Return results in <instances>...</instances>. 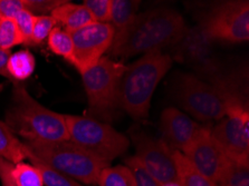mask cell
Listing matches in <instances>:
<instances>
[{"instance_id":"cell-6","label":"cell","mask_w":249,"mask_h":186,"mask_svg":"<svg viewBox=\"0 0 249 186\" xmlns=\"http://www.w3.org/2000/svg\"><path fill=\"white\" fill-rule=\"evenodd\" d=\"M70 140L77 144L93 156L110 164L113 159L129 150L126 136L114 130L111 125L92 117L64 115Z\"/></svg>"},{"instance_id":"cell-16","label":"cell","mask_w":249,"mask_h":186,"mask_svg":"<svg viewBox=\"0 0 249 186\" xmlns=\"http://www.w3.org/2000/svg\"><path fill=\"white\" fill-rule=\"evenodd\" d=\"M140 1L135 0H112L110 24L114 36L121 35L130 27L138 16Z\"/></svg>"},{"instance_id":"cell-11","label":"cell","mask_w":249,"mask_h":186,"mask_svg":"<svg viewBox=\"0 0 249 186\" xmlns=\"http://www.w3.org/2000/svg\"><path fill=\"white\" fill-rule=\"evenodd\" d=\"M71 36L74 51L70 63L81 74L99 62L111 48L114 29L108 22H92L71 33Z\"/></svg>"},{"instance_id":"cell-25","label":"cell","mask_w":249,"mask_h":186,"mask_svg":"<svg viewBox=\"0 0 249 186\" xmlns=\"http://www.w3.org/2000/svg\"><path fill=\"white\" fill-rule=\"evenodd\" d=\"M22 44V38L15 19H0V49L10 51Z\"/></svg>"},{"instance_id":"cell-22","label":"cell","mask_w":249,"mask_h":186,"mask_svg":"<svg viewBox=\"0 0 249 186\" xmlns=\"http://www.w3.org/2000/svg\"><path fill=\"white\" fill-rule=\"evenodd\" d=\"M10 174L17 186H44L39 169L33 164L24 162L13 164Z\"/></svg>"},{"instance_id":"cell-5","label":"cell","mask_w":249,"mask_h":186,"mask_svg":"<svg viewBox=\"0 0 249 186\" xmlns=\"http://www.w3.org/2000/svg\"><path fill=\"white\" fill-rule=\"evenodd\" d=\"M126 66L110 57L82 71L83 86L88 95L89 113L96 119L112 120L119 107V88Z\"/></svg>"},{"instance_id":"cell-21","label":"cell","mask_w":249,"mask_h":186,"mask_svg":"<svg viewBox=\"0 0 249 186\" xmlns=\"http://www.w3.org/2000/svg\"><path fill=\"white\" fill-rule=\"evenodd\" d=\"M97 184L100 186H137L133 174L124 165L105 168L100 174Z\"/></svg>"},{"instance_id":"cell-28","label":"cell","mask_w":249,"mask_h":186,"mask_svg":"<svg viewBox=\"0 0 249 186\" xmlns=\"http://www.w3.org/2000/svg\"><path fill=\"white\" fill-rule=\"evenodd\" d=\"M95 22H110L112 0H85L83 2Z\"/></svg>"},{"instance_id":"cell-10","label":"cell","mask_w":249,"mask_h":186,"mask_svg":"<svg viewBox=\"0 0 249 186\" xmlns=\"http://www.w3.org/2000/svg\"><path fill=\"white\" fill-rule=\"evenodd\" d=\"M210 133L229 159L249 165L248 107L228 108L226 116Z\"/></svg>"},{"instance_id":"cell-4","label":"cell","mask_w":249,"mask_h":186,"mask_svg":"<svg viewBox=\"0 0 249 186\" xmlns=\"http://www.w3.org/2000/svg\"><path fill=\"white\" fill-rule=\"evenodd\" d=\"M24 146L52 169L76 182L97 184L102 170L108 163L93 156L71 140L63 142H25Z\"/></svg>"},{"instance_id":"cell-9","label":"cell","mask_w":249,"mask_h":186,"mask_svg":"<svg viewBox=\"0 0 249 186\" xmlns=\"http://www.w3.org/2000/svg\"><path fill=\"white\" fill-rule=\"evenodd\" d=\"M198 26L213 41H248L249 2L247 0L221 2L213 7Z\"/></svg>"},{"instance_id":"cell-31","label":"cell","mask_w":249,"mask_h":186,"mask_svg":"<svg viewBox=\"0 0 249 186\" xmlns=\"http://www.w3.org/2000/svg\"><path fill=\"white\" fill-rule=\"evenodd\" d=\"M24 9L22 0H0V19H15Z\"/></svg>"},{"instance_id":"cell-33","label":"cell","mask_w":249,"mask_h":186,"mask_svg":"<svg viewBox=\"0 0 249 186\" xmlns=\"http://www.w3.org/2000/svg\"><path fill=\"white\" fill-rule=\"evenodd\" d=\"M10 55H11L10 51H3V49H0V76H2V77L10 78L8 70H7V64H8V59Z\"/></svg>"},{"instance_id":"cell-27","label":"cell","mask_w":249,"mask_h":186,"mask_svg":"<svg viewBox=\"0 0 249 186\" xmlns=\"http://www.w3.org/2000/svg\"><path fill=\"white\" fill-rule=\"evenodd\" d=\"M125 163L132 174H133L137 186H161L158 183L156 178L145 169V168L142 165V163L139 161L137 156L126 158Z\"/></svg>"},{"instance_id":"cell-17","label":"cell","mask_w":249,"mask_h":186,"mask_svg":"<svg viewBox=\"0 0 249 186\" xmlns=\"http://www.w3.org/2000/svg\"><path fill=\"white\" fill-rule=\"evenodd\" d=\"M172 156L175 159L178 176L179 186H218L213 181H210L201 173H199L190 162L178 151H172Z\"/></svg>"},{"instance_id":"cell-20","label":"cell","mask_w":249,"mask_h":186,"mask_svg":"<svg viewBox=\"0 0 249 186\" xmlns=\"http://www.w3.org/2000/svg\"><path fill=\"white\" fill-rule=\"evenodd\" d=\"M22 147H24L26 158L29 159L30 164L35 165L36 168L39 169L41 176H43L44 186H82V184L73 180V178L57 172L56 169H52L51 166H48L46 163H44L41 159L36 157L35 155L30 153V152L26 149L24 144H22Z\"/></svg>"},{"instance_id":"cell-8","label":"cell","mask_w":249,"mask_h":186,"mask_svg":"<svg viewBox=\"0 0 249 186\" xmlns=\"http://www.w3.org/2000/svg\"><path fill=\"white\" fill-rule=\"evenodd\" d=\"M213 41L199 26L187 28L179 41L170 49L172 60L191 68L202 81L216 85L226 74L213 47Z\"/></svg>"},{"instance_id":"cell-7","label":"cell","mask_w":249,"mask_h":186,"mask_svg":"<svg viewBox=\"0 0 249 186\" xmlns=\"http://www.w3.org/2000/svg\"><path fill=\"white\" fill-rule=\"evenodd\" d=\"M173 96L199 120H220L227 114L228 102L222 90L196 75L180 74L173 84Z\"/></svg>"},{"instance_id":"cell-30","label":"cell","mask_w":249,"mask_h":186,"mask_svg":"<svg viewBox=\"0 0 249 186\" xmlns=\"http://www.w3.org/2000/svg\"><path fill=\"white\" fill-rule=\"evenodd\" d=\"M17 28L19 30L20 36L22 38V44L30 45V39L33 35L34 21H35V15L29 13L28 10H21L19 14L15 17Z\"/></svg>"},{"instance_id":"cell-34","label":"cell","mask_w":249,"mask_h":186,"mask_svg":"<svg viewBox=\"0 0 249 186\" xmlns=\"http://www.w3.org/2000/svg\"><path fill=\"white\" fill-rule=\"evenodd\" d=\"M161 186H179L178 183H169V184H164V185H161Z\"/></svg>"},{"instance_id":"cell-32","label":"cell","mask_w":249,"mask_h":186,"mask_svg":"<svg viewBox=\"0 0 249 186\" xmlns=\"http://www.w3.org/2000/svg\"><path fill=\"white\" fill-rule=\"evenodd\" d=\"M11 166H13V163L0 157V181H1V186H17L15 184L13 177H11Z\"/></svg>"},{"instance_id":"cell-12","label":"cell","mask_w":249,"mask_h":186,"mask_svg":"<svg viewBox=\"0 0 249 186\" xmlns=\"http://www.w3.org/2000/svg\"><path fill=\"white\" fill-rule=\"evenodd\" d=\"M132 139L137 150L135 156L160 185L178 183L172 151L162 139L151 137L145 133H134Z\"/></svg>"},{"instance_id":"cell-19","label":"cell","mask_w":249,"mask_h":186,"mask_svg":"<svg viewBox=\"0 0 249 186\" xmlns=\"http://www.w3.org/2000/svg\"><path fill=\"white\" fill-rule=\"evenodd\" d=\"M36 59L29 51H19L15 54H11L8 64H7V70L10 78L16 81H25L29 78L35 71Z\"/></svg>"},{"instance_id":"cell-29","label":"cell","mask_w":249,"mask_h":186,"mask_svg":"<svg viewBox=\"0 0 249 186\" xmlns=\"http://www.w3.org/2000/svg\"><path fill=\"white\" fill-rule=\"evenodd\" d=\"M26 10L35 16H50L58 6L65 1L63 0H22Z\"/></svg>"},{"instance_id":"cell-14","label":"cell","mask_w":249,"mask_h":186,"mask_svg":"<svg viewBox=\"0 0 249 186\" xmlns=\"http://www.w3.org/2000/svg\"><path fill=\"white\" fill-rule=\"evenodd\" d=\"M162 140L171 151L182 152L198 137L205 127L179 109L170 107L161 114Z\"/></svg>"},{"instance_id":"cell-1","label":"cell","mask_w":249,"mask_h":186,"mask_svg":"<svg viewBox=\"0 0 249 186\" xmlns=\"http://www.w3.org/2000/svg\"><path fill=\"white\" fill-rule=\"evenodd\" d=\"M187 28L183 17L173 9L158 8L138 14L125 32L113 38L110 54L130 58L139 54L162 51L178 43Z\"/></svg>"},{"instance_id":"cell-13","label":"cell","mask_w":249,"mask_h":186,"mask_svg":"<svg viewBox=\"0 0 249 186\" xmlns=\"http://www.w3.org/2000/svg\"><path fill=\"white\" fill-rule=\"evenodd\" d=\"M182 154L199 173L216 184L226 166L231 161L213 138L210 130L206 127Z\"/></svg>"},{"instance_id":"cell-26","label":"cell","mask_w":249,"mask_h":186,"mask_svg":"<svg viewBox=\"0 0 249 186\" xmlns=\"http://www.w3.org/2000/svg\"><path fill=\"white\" fill-rule=\"evenodd\" d=\"M56 24L57 22L51 15L50 16H35L30 45H39L45 39H47L52 30L56 27Z\"/></svg>"},{"instance_id":"cell-18","label":"cell","mask_w":249,"mask_h":186,"mask_svg":"<svg viewBox=\"0 0 249 186\" xmlns=\"http://www.w3.org/2000/svg\"><path fill=\"white\" fill-rule=\"evenodd\" d=\"M0 157L13 164L20 163L26 158L22 142L16 137V135L1 119H0Z\"/></svg>"},{"instance_id":"cell-15","label":"cell","mask_w":249,"mask_h":186,"mask_svg":"<svg viewBox=\"0 0 249 186\" xmlns=\"http://www.w3.org/2000/svg\"><path fill=\"white\" fill-rule=\"evenodd\" d=\"M51 16L55 19L56 22H60L69 33H73L92 22H95L89 9L83 3H71L70 1H65L58 6L51 14Z\"/></svg>"},{"instance_id":"cell-23","label":"cell","mask_w":249,"mask_h":186,"mask_svg":"<svg viewBox=\"0 0 249 186\" xmlns=\"http://www.w3.org/2000/svg\"><path fill=\"white\" fill-rule=\"evenodd\" d=\"M47 43L48 47H50L54 54L64 57V58L70 62L74 51L73 39H71V33L60 27H55L51 32L50 36H48Z\"/></svg>"},{"instance_id":"cell-2","label":"cell","mask_w":249,"mask_h":186,"mask_svg":"<svg viewBox=\"0 0 249 186\" xmlns=\"http://www.w3.org/2000/svg\"><path fill=\"white\" fill-rule=\"evenodd\" d=\"M5 123L15 135L21 136L27 142L70 140L64 114L44 107L19 84L14 86Z\"/></svg>"},{"instance_id":"cell-3","label":"cell","mask_w":249,"mask_h":186,"mask_svg":"<svg viewBox=\"0 0 249 186\" xmlns=\"http://www.w3.org/2000/svg\"><path fill=\"white\" fill-rule=\"evenodd\" d=\"M172 58L162 51L144 54L126 67L119 88V107L134 119L146 118L158 84L172 66Z\"/></svg>"},{"instance_id":"cell-24","label":"cell","mask_w":249,"mask_h":186,"mask_svg":"<svg viewBox=\"0 0 249 186\" xmlns=\"http://www.w3.org/2000/svg\"><path fill=\"white\" fill-rule=\"evenodd\" d=\"M218 184L220 186H249V165L230 161Z\"/></svg>"}]
</instances>
